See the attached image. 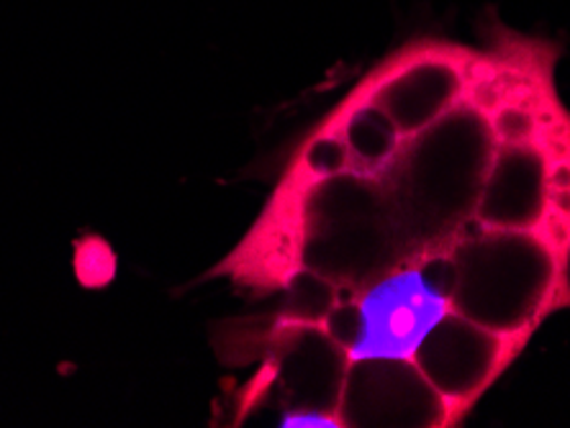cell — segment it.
Instances as JSON below:
<instances>
[{
	"instance_id": "6da1fadb",
	"label": "cell",
	"mask_w": 570,
	"mask_h": 428,
	"mask_svg": "<svg viewBox=\"0 0 570 428\" xmlns=\"http://www.w3.org/2000/svg\"><path fill=\"white\" fill-rule=\"evenodd\" d=\"M556 41L493 23L481 47L422 37L373 67L296 162L367 192L342 290L414 265L468 339L511 367L570 310V108Z\"/></svg>"
}]
</instances>
